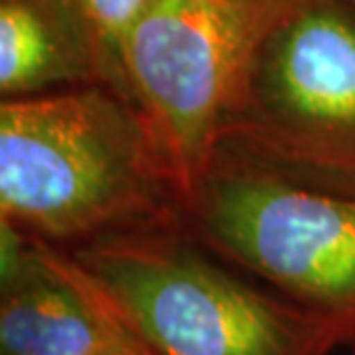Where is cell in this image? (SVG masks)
I'll return each instance as SVG.
<instances>
[{
	"label": "cell",
	"instance_id": "1",
	"mask_svg": "<svg viewBox=\"0 0 355 355\" xmlns=\"http://www.w3.org/2000/svg\"><path fill=\"white\" fill-rule=\"evenodd\" d=\"M0 219L69 250L184 208L139 109L95 83L0 102Z\"/></svg>",
	"mask_w": 355,
	"mask_h": 355
},
{
	"label": "cell",
	"instance_id": "2",
	"mask_svg": "<svg viewBox=\"0 0 355 355\" xmlns=\"http://www.w3.org/2000/svg\"><path fill=\"white\" fill-rule=\"evenodd\" d=\"M58 250L153 355H332L344 346L323 318L203 247L184 219Z\"/></svg>",
	"mask_w": 355,
	"mask_h": 355
},
{
	"label": "cell",
	"instance_id": "3",
	"mask_svg": "<svg viewBox=\"0 0 355 355\" xmlns=\"http://www.w3.org/2000/svg\"><path fill=\"white\" fill-rule=\"evenodd\" d=\"M184 226L203 247L311 311L355 349V182L222 144Z\"/></svg>",
	"mask_w": 355,
	"mask_h": 355
},
{
	"label": "cell",
	"instance_id": "4",
	"mask_svg": "<svg viewBox=\"0 0 355 355\" xmlns=\"http://www.w3.org/2000/svg\"><path fill=\"white\" fill-rule=\"evenodd\" d=\"M286 0H150L125 42L130 102L150 127L182 208L236 113L257 49Z\"/></svg>",
	"mask_w": 355,
	"mask_h": 355
},
{
	"label": "cell",
	"instance_id": "5",
	"mask_svg": "<svg viewBox=\"0 0 355 355\" xmlns=\"http://www.w3.org/2000/svg\"><path fill=\"white\" fill-rule=\"evenodd\" d=\"M224 144L355 182V10L286 0L250 62Z\"/></svg>",
	"mask_w": 355,
	"mask_h": 355
},
{
	"label": "cell",
	"instance_id": "6",
	"mask_svg": "<svg viewBox=\"0 0 355 355\" xmlns=\"http://www.w3.org/2000/svg\"><path fill=\"white\" fill-rule=\"evenodd\" d=\"M0 355H106L127 332L58 247L0 224Z\"/></svg>",
	"mask_w": 355,
	"mask_h": 355
},
{
	"label": "cell",
	"instance_id": "7",
	"mask_svg": "<svg viewBox=\"0 0 355 355\" xmlns=\"http://www.w3.org/2000/svg\"><path fill=\"white\" fill-rule=\"evenodd\" d=\"M95 83V44L69 0H0V99Z\"/></svg>",
	"mask_w": 355,
	"mask_h": 355
},
{
	"label": "cell",
	"instance_id": "8",
	"mask_svg": "<svg viewBox=\"0 0 355 355\" xmlns=\"http://www.w3.org/2000/svg\"><path fill=\"white\" fill-rule=\"evenodd\" d=\"M69 3L79 12L95 44L104 83L127 97L123 67L125 42L150 0H69Z\"/></svg>",
	"mask_w": 355,
	"mask_h": 355
},
{
	"label": "cell",
	"instance_id": "9",
	"mask_svg": "<svg viewBox=\"0 0 355 355\" xmlns=\"http://www.w3.org/2000/svg\"><path fill=\"white\" fill-rule=\"evenodd\" d=\"M106 355H153V353L146 351L144 346L137 342V339H132L130 335H127L123 342L116 346V349H111Z\"/></svg>",
	"mask_w": 355,
	"mask_h": 355
},
{
	"label": "cell",
	"instance_id": "10",
	"mask_svg": "<svg viewBox=\"0 0 355 355\" xmlns=\"http://www.w3.org/2000/svg\"><path fill=\"white\" fill-rule=\"evenodd\" d=\"M342 3H344V5H349L351 10H355V0H342Z\"/></svg>",
	"mask_w": 355,
	"mask_h": 355
}]
</instances>
